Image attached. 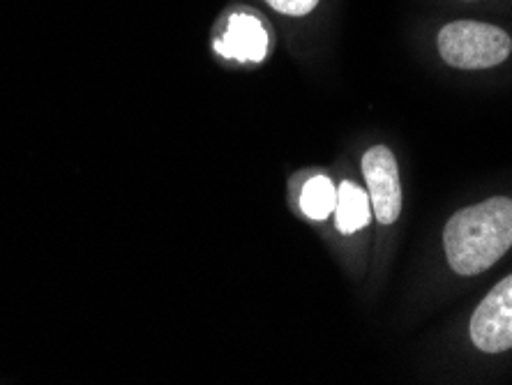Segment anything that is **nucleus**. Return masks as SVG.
<instances>
[{
  "label": "nucleus",
  "instance_id": "nucleus-1",
  "mask_svg": "<svg viewBox=\"0 0 512 385\" xmlns=\"http://www.w3.org/2000/svg\"><path fill=\"white\" fill-rule=\"evenodd\" d=\"M443 243L457 275L485 273L512 247V199L494 196L459 210L446 224Z\"/></svg>",
  "mask_w": 512,
  "mask_h": 385
},
{
  "label": "nucleus",
  "instance_id": "nucleus-7",
  "mask_svg": "<svg viewBox=\"0 0 512 385\" xmlns=\"http://www.w3.org/2000/svg\"><path fill=\"white\" fill-rule=\"evenodd\" d=\"M337 187L333 180L326 176H314L305 183L303 194H300V208L310 220H326L335 210Z\"/></svg>",
  "mask_w": 512,
  "mask_h": 385
},
{
  "label": "nucleus",
  "instance_id": "nucleus-4",
  "mask_svg": "<svg viewBox=\"0 0 512 385\" xmlns=\"http://www.w3.org/2000/svg\"><path fill=\"white\" fill-rule=\"evenodd\" d=\"M363 173L376 220L381 224L397 222L402 213V185H399V169L393 150L386 146L367 150L363 157Z\"/></svg>",
  "mask_w": 512,
  "mask_h": 385
},
{
  "label": "nucleus",
  "instance_id": "nucleus-8",
  "mask_svg": "<svg viewBox=\"0 0 512 385\" xmlns=\"http://www.w3.org/2000/svg\"><path fill=\"white\" fill-rule=\"evenodd\" d=\"M266 3L275 12L289 14V17H305V14H310L319 5V0H266Z\"/></svg>",
  "mask_w": 512,
  "mask_h": 385
},
{
  "label": "nucleus",
  "instance_id": "nucleus-3",
  "mask_svg": "<svg viewBox=\"0 0 512 385\" xmlns=\"http://www.w3.org/2000/svg\"><path fill=\"white\" fill-rule=\"evenodd\" d=\"M471 339L480 351L512 349V275L494 286L471 316Z\"/></svg>",
  "mask_w": 512,
  "mask_h": 385
},
{
  "label": "nucleus",
  "instance_id": "nucleus-6",
  "mask_svg": "<svg viewBox=\"0 0 512 385\" xmlns=\"http://www.w3.org/2000/svg\"><path fill=\"white\" fill-rule=\"evenodd\" d=\"M335 226L340 233H356L363 229V226L370 224L372 217V203L370 196H367L356 183L351 180H344V183L337 187V201H335Z\"/></svg>",
  "mask_w": 512,
  "mask_h": 385
},
{
  "label": "nucleus",
  "instance_id": "nucleus-5",
  "mask_svg": "<svg viewBox=\"0 0 512 385\" xmlns=\"http://www.w3.org/2000/svg\"><path fill=\"white\" fill-rule=\"evenodd\" d=\"M215 51L238 63H261L268 54V33L252 14H233L227 33L215 42Z\"/></svg>",
  "mask_w": 512,
  "mask_h": 385
},
{
  "label": "nucleus",
  "instance_id": "nucleus-2",
  "mask_svg": "<svg viewBox=\"0 0 512 385\" xmlns=\"http://www.w3.org/2000/svg\"><path fill=\"white\" fill-rule=\"evenodd\" d=\"M439 51L448 65L459 70H487L501 65L510 56L512 40L506 30L480 24V21H455L441 28Z\"/></svg>",
  "mask_w": 512,
  "mask_h": 385
}]
</instances>
